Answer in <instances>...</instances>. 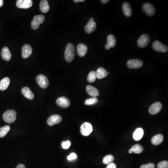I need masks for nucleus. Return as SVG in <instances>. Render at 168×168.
I'll list each match as a JSON object with an SVG mask.
<instances>
[{"label": "nucleus", "instance_id": "obj_1", "mask_svg": "<svg viewBox=\"0 0 168 168\" xmlns=\"http://www.w3.org/2000/svg\"><path fill=\"white\" fill-rule=\"evenodd\" d=\"M75 57V47L73 44L69 43L66 46L65 52V58L67 62H71Z\"/></svg>", "mask_w": 168, "mask_h": 168}, {"label": "nucleus", "instance_id": "obj_2", "mask_svg": "<svg viewBox=\"0 0 168 168\" xmlns=\"http://www.w3.org/2000/svg\"><path fill=\"white\" fill-rule=\"evenodd\" d=\"M17 113L13 110L7 111L3 114V119L5 122L8 123H12L16 121Z\"/></svg>", "mask_w": 168, "mask_h": 168}, {"label": "nucleus", "instance_id": "obj_3", "mask_svg": "<svg viewBox=\"0 0 168 168\" xmlns=\"http://www.w3.org/2000/svg\"><path fill=\"white\" fill-rule=\"evenodd\" d=\"M45 17L43 15H37L33 18V21L31 22V27L33 30H36L39 28L41 24L44 22Z\"/></svg>", "mask_w": 168, "mask_h": 168}, {"label": "nucleus", "instance_id": "obj_4", "mask_svg": "<svg viewBox=\"0 0 168 168\" xmlns=\"http://www.w3.org/2000/svg\"><path fill=\"white\" fill-rule=\"evenodd\" d=\"M93 127L89 122L84 123L81 127V132L84 136H88L93 131Z\"/></svg>", "mask_w": 168, "mask_h": 168}, {"label": "nucleus", "instance_id": "obj_5", "mask_svg": "<svg viewBox=\"0 0 168 168\" xmlns=\"http://www.w3.org/2000/svg\"><path fill=\"white\" fill-rule=\"evenodd\" d=\"M36 80L37 84L42 88H46L49 85V82L47 78L43 75L40 74L37 76Z\"/></svg>", "mask_w": 168, "mask_h": 168}, {"label": "nucleus", "instance_id": "obj_6", "mask_svg": "<svg viewBox=\"0 0 168 168\" xmlns=\"http://www.w3.org/2000/svg\"><path fill=\"white\" fill-rule=\"evenodd\" d=\"M150 40L151 38L149 35H147V34L142 35L139 38L137 41L138 46L141 48L145 47L149 44Z\"/></svg>", "mask_w": 168, "mask_h": 168}, {"label": "nucleus", "instance_id": "obj_7", "mask_svg": "<svg viewBox=\"0 0 168 168\" xmlns=\"http://www.w3.org/2000/svg\"><path fill=\"white\" fill-rule=\"evenodd\" d=\"M127 65L131 69H138L143 65V62L140 59H130L127 62Z\"/></svg>", "mask_w": 168, "mask_h": 168}, {"label": "nucleus", "instance_id": "obj_8", "mask_svg": "<svg viewBox=\"0 0 168 168\" xmlns=\"http://www.w3.org/2000/svg\"><path fill=\"white\" fill-rule=\"evenodd\" d=\"M33 2L31 0H18L17 2V6L18 8L27 9L32 6Z\"/></svg>", "mask_w": 168, "mask_h": 168}, {"label": "nucleus", "instance_id": "obj_9", "mask_svg": "<svg viewBox=\"0 0 168 168\" xmlns=\"http://www.w3.org/2000/svg\"><path fill=\"white\" fill-rule=\"evenodd\" d=\"M152 46L154 50L158 52H166L168 51V47L162 44L159 41H155L152 44Z\"/></svg>", "mask_w": 168, "mask_h": 168}, {"label": "nucleus", "instance_id": "obj_10", "mask_svg": "<svg viewBox=\"0 0 168 168\" xmlns=\"http://www.w3.org/2000/svg\"><path fill=\"white\" fill-rule=\"evenodd\" d=\"M162 105L160 102H157L153 104L149 108V112L151 115H155L160 112L162 109Z\"/></svg>", "mask_w": 168, "mask_h": 168}, {"label": "nucleus", "instance_id": "obj_11", "mask_svg": "<svg viewBox=\"0 0 168 168\" xmlns=\"http://www.w3.org/2000/svg\"><path fill=\"white\" fill-rule=\"evenodd\" d=\"M62 117L58 115H53L49 118L47 120V124L50 126H53L61 122Z\"/></svg>", "mask_w": 168, "mask_h": 168}, {"label": "nucleus", "instance_id": "obj_12", "mask_svg": "<svg viewBox=\"0 0 168 168\" xmlns=\"http://www.w3.org/2000/svg\"><path fill=\"white\" fill-rule=\"evenodd\" d=\"M143 10L147 14L150 16L154 15L156 12L155 8L152 4L149 3H145L143 5Z\"/></svg>", "mask_w": 168, "mask_h": 168}, {"label": "nucleus", "instance_id": "obj_13", "mask_svg": "<svg viewBox=\"0 0 168 168\" xmlns=\"http://www.w3.org/2000/svg\"><path fill=\"white\" fill-rule=\"evenodd\" d=\"M57 105L63 108H67L70 105V101L68 98L65 97H61L58 98L56 101Z\"/></svg>", "mask_w": 168, "mask_h": 168}, {"label": "nucleus", "instance_id": "obj_14", "mask_svg": "<svg viewBox=\"0 0 168 168\" xmlns=\"http://www.w3.org/2000/svg\"><path fill=\"white\" fill-rule=\"evenodd\" d=\"M96 24L93 18H91L85 28V31L87 33H92L96 30Z\"/></svg>", "mask_w": 168, "mask_h": 168}, {"label": "nucleus", "instance_id": "obj_15", "mask_svg": "<svg viewBox=\"0 0 168 168\" xmlns=\"http://www.w3.org/2000/svg\"><path fill=\"white\" fill-rule=\"evenodd\" d=\"M22 56L24 59H27L31 55L32 49L29 44H25L22 48Z\"/></svg>", "mask_w": 168, "mask_h": 168}, {"label": "nucleus", "instance_id": "obj_16", "mask_svg": "<svg viewBox=\"0 0 168 168\" xmlns=\"http://www.w3.org/2000/svg\"><path fill=\"white\" fill-rule=\"evenodd\" d=\"M77 51L78 56L81 57H83L85 56L87 52V47L85 44L80 43L77 46Z\"/></svg>", "mask_w": 168, "mask_h": 168}, {"label": "nucleus", "instance_id": "obj_17", "mask_svg": "<svg viewBox=\"0 0 168 168\" xmlns=\"http://www.w3.org/2000/svg\"><path fill=\"white\" fill-rule=\"evenodd\" d=\"M86 90L89 95L92 97H96L100 95V92L98 91V89L90 85L87 86Z\"/></svg>", "mask_w": 168, "mask_h": 168}, {"label": "nucleus", "instance_id": "obj_18", "mask_svg": "<svg viewBox=\"0 0 168 168\" xmlns=\"http://www.w3.org/2000/svg\"><path fill=\"white\" fill-rule=\"evenodd\" d=\"M122 10L125 16L127 17H130L132 14V8L130 4L128 2H124L122 5Z\"/></svg>", "mask_w": 168, "mask_h": 168}, {"label": "nucleus", "instance_id": "obj_19", "mask_svg": "<svg viewBox=\"0 0 168 168\" xmlns=\"http://www.w3.org/2000/svg\"><path fill=\"white\" fill-rule=\"evenodd\" d=\"M2 57L4 60L7 61H9L11 60V52L9 51L8 48L7 47H4L2 49L1 52Z\"/></svg>", "mask_w": 168, "mask_h": 168}, {"label": "nucleus", "instance_id": "obj_20", "mask_svg": "<svg viewBox=\"0 0 168 168\" xmlns=\"http://www.w3.org/2000/svg\"><path fill=\"white\" fill-rule=\"evenodd\" d=\"M144 135V131L141 128H138L133 134V137L134 139L138 141L141 139Z\"/></svg>", "mask_w": 168, "mask_h": 168}, {"label": "nucleus", "instance_id": "obj_21", "mask_svg": "<svg viewBox=\"0 0 168 168\" xmlns=\"http://www.w3.org/2000/svg\"><path fill=\"white\" fill-rule=\"evenodd\" d=\"M22 93L23 95L29 100H32L34 99V94L29 88L24 87L22 90Z\"/></svg>", "mask_w": 168, "mask_h": 168}, {"label": "nucleus", "instance_id": "obj_22", "mask_svg": "<svg viewBox=\"0 0 168 168\" xmlns=\"http://www.w3.org/2000/svg\"><path fill=\"white\" fill-rule=\"evenodd\" d=\"M40 9L42 12H48L50 9V6L49 5L48 2L46 0H42L40 3Z\"/></svg>", "mask_w": 168, "mask_h": 168}, {"label": "nucleus", "instance_id": "obj_23", "mask_svg": "<svg viewBox=\"0 0 168 168\" xmlns=\"http://www.w3.org/2000/svg\"><path fill=\"white\" fill-rule=\"evenodd\" d=\"M10 84V80L8 77L4 78L0 81V90L2 91L6 90Z\"/></svg>", "mask_w": 168, "mask_h": 168}, {"label": "nucleus", "instance_id": "obj_24", "mask_svg": "<svg viewBox=\"0 0 168 168\" xmlns=\"http://www.w3.org/2000/svg\"><path fill=\"white\" fill-rule=\"evenodd\" d=\"M96 77L98 79H102L107 76V72L105 69L102 67L98 68L96 71Z\"/></svg>", "mask_w": 168, "mask_h": 168}, {"label": "nucleus", "instance_id": "obj_25", "mask_svg": "<svg viewBox=\"0 0 168 168\" xmlns=\"http://www.w3.org/2000/svg\"><path fill=\"white\" fill-rule=\"evenodd\" d=\"M163 141V136L161 134H158L153 136L151 139V142L155 145H159Z\"/></svg>", "mask_w": 168, "mask_h": 168}, {"label": "nucleus", "instance_id": "obj_26", "mask_svg": "<svg viewBox=\"0 0 168 168\" xmlns=\"http://www.w3.org/2000/svg\"><path fill=\"white\" fill-rule=\"evenodd\" d=\"M143 151V148L142 146L138 144H136L131 147L128 152L130 154H131L133 152L136 153V154H140Z\"/></svg>", "mask_w": 168, "mask_h": 168}, {"label": "nucleus", "instance_id": "obj_27", "mask_svg": "<svg viewBox=\"0 0 168 168\" xmlns=\"http://www.w3.org/2000/svg\"><path fill=\"white\" fill-rule=\"evenodd\" d=\"M107 44L109 45L110 47L113 48L116 46V37L113 35H109L107 36Z\"/></svg>", "mask_w": 168, "mask_h": 168}, {"label": "nucleus", "instance_id": "obj_28", "mask_svg": "<svg viewBox=\"0 0 168 168\" xmlns=\"http://www.w3.org/2000/svg\"><path fill=\"white\" fill-rule=\"evenodd\" d=\"M10 129H11V128L8 125L0 128V138H2L5 136L9 132Z\"/></svg>", "mask_w": 168, "mask_h": 168}, {"label": "nucleus", "instance_id": "obj_29", "mask_svg": "<svg viewBox=\"0 0 168 168\" xmlns=\"http://www.w3.org/2000/svg\"><path fill=\"white\" fill-rule=\"evenodd\" d=\"M115 160V157L113 155H108L105 156L103 159V163L105 164H110Z\"/></svg>", "mask_w": 168, "mask_h": 168}, {"label": "nucleus", "instance_id": "obj_30", "mask_svg": "<svg viewBox=\"0 0 168 168\" xmlns=\"http://www.w3.org/2000/svg\"><path fill=\"white\" fill-rule=\"evenodd\" d=\"M96 72L95 71H92L89 73L87 76V81L89 82L93 83L96 81Z\"/></svg>", "mask_w": 168, "mask_h": 168}, {"label": "nucleus", "instance_id": "obj_31", "mask_svg": "<svg viewBox=\"0 0 168 168\" xmlns=\"http://www.w3.org/2000/svg\"><path fill=\"white\" fill-rule=\"evenodd\" d=\"M98 102V100L96 97H92L86 100L85 103L86 105H92L95 104Z\"/></svg>", "mask_w": 168, "mask_h": 168}, {"label": "nucleus", "instance_id": "obj_32", "mask_svg": "<svg viewBox=\"0 0 168 168\" xmlns=\"http://www.w3.org/2000/svg\"><path fill=\"white\" fill-rule=\"evenodd\" d=\"M157 168H168V162L167 161H163L157 164Z\"/></svg>", "mask_w": 168, "mask_h": 168}, {"label": "nucleus", "instance_id": "obj_33", "mask_svg": "<svg viewBox=\"0 0 168 168\" xmlns=\"http://www.w3.org/2000/svg\"><path fill=\"white\" fill-rule=\"evenodd\" d=\"M71 144V143L70 141H67L62 142V146L63 149H68L69 147H70Z\"/></svg>", "mask_w": 168, "mask_h": 168}, {"label": "nucleus", "instance_id": "obj_34", "mask_svg": "<svg viewBox=\"0 0 168 168\" xmlns=\"http://www.w3.org/2000/svg\"><path fill=\"white\" fill-rule=\"evenodd\" d=\"M77 158V156L74 153H71L70 155L67 157V159L68 161H71L75 160Z\"/></svg>", "mask_w": 168, "mask_h": 168}, {"label": "nucleus", "instance_id": "obj_35", "mask_svg": "<svg viewBox=\"0 0 168 168\" xmlns=\"http://www.w3.org/2000/svg\"><path fill=\"white\" fill-rule=\"evenodd\" d=\"M140 168H155V165L153 163H149L147 164L141 165Z\"/></svg>", "mask_w": 168, "mask_h": 168}, {"label": "nucleus", "instance_id": "obj_36", "mask_svg": "<svg viewBox=\"0 0 168 168\" xmlns=\"http://www.w3.org/2000/svg\"><path fill=\"white\" fill-rule=\"evenodd\" d=\"M106 168H116V165L115 163H112L108 164Z\"/></svg>", "mask_w": 168, "mask_h": 168}, {"label": "nucleus", "instance_id": "obj_37", "mask_svg": "<svg viewBox=\"0 0 168 168\" xmlns=\"http://www.w3.org/2000/svg\"><path fill=\"white\" fill-rule=\"evenodd\" d=\"M25 168V166L24 165H23L22 164H20L17 166V168Z\"/></svg>", "mask_w": 168, "mask_h": 168}, {"label": "nucleus", "instance_id": "obj_38", "mask_svg": "<svg viewBox=\"0 0 168 168\" xmlns=\"http://www.w3.org/2000/svg\"><path fill=\"white\" fill-rule=\"evenodd\" d=\"M85 1V0H74L73 2H75V3H78V2H83Z\"/></svg>", "mask_w": 168, "mask_h": 168}, {"label": "nucleus", "instance_id": "obj_39", "mask_svg": "<svg viewBox=\"0 0 168 168\" xmlns=\"http://www.w3.org/2000/svg\"><path fill=\"white\" fill-rule=\"evenodd\" d=\"M109 0H101V1H100V2L103 3H107V2H109Z\"/></svg>", "mask_w": 168, "mask_h": 168}, {"label": "nucleus", "instance_id": "obj_40", "mask_svg": "<svg viewBox=\"0 0 168 168\" xmlns=\"http://www.w3.org/2000/svg\"><path fill=\"white\" fill-rule=\"evenodd\" d=\"M3 1L2 0H0V7H1L3 6Z\"/></svg>", "mask_w": 168, "mask_h": 168}, {"label": "nucleus", "instance_id": "obj_41", "mask_svg": "<svg viewBox=\"0 0 168 168\" xmlns=\"http://www.w3.org/2000/svg\"><path fill=\"white\" fill-rule=\"evenodd\" d=\"M105 48L106 49V50H109V49L110 48V46H109V45H108V44H106V45Z\"/></svg>", "mask_w": 168, "mask_h": 168}]
</instances>
